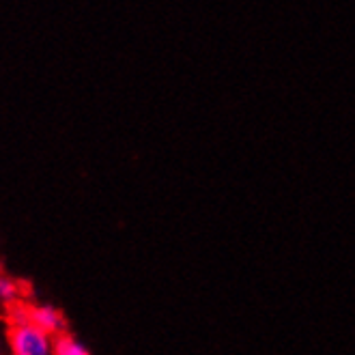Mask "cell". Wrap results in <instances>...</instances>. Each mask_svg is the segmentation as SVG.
<instances>
[{
  "label": "cell",
  "instance_id": "6da1fadb",
  "mask_svg": "<svg viewBox=\"0 0 355 355\" xmlns=\"http://www.w3.org/2000/svg\"><path fill=\"white\" fill-rule=\"evenodd\" d=\"M7 351L9 355H54V338L31 321L9 323Z\"/></svg>",
  "mask_w": 355,
  "mask_h": 355
},
{
  "label": "cell",
  "instance_id": "7a4b0ae2",
  "mask_svg": "<svg viewBox=\"0 0 355 355\" xmlns=\"http://www.w3.org/2000/svg\"><path fill=\"white\" fill-rule=\"evenodd\" d=\"M28 319L33 325L50 334L52 338L65 331V317L52 304H28Z\"/></svg>",
  "mask_w": 355,
  "mask_h": 355
},
{
  "label": "cell",
  "instance_id": "3957f363",
  "mask_svg": "<svg viewBox=\"0 0 355 355\" xmlns=\"http://www.w3.org/2000/svg\"><path fill=\"white\" fill-rule=\"evenodd\" d=\"M22 295H24V286L15 278L7 276L5 271H0V304L9 310L11 306L22 302Z\"/></svg>",
  "mask_w": 355,
  "mask_h": 355
},
{
  "label": "cell",
  "instance_id": "277c9868",
  "mask_svg": "<svg viewBox=\"0 0 355 355\" xmlns=\"http://www.w3.org/2000/svg\"><path fill=\"white\" fill-rule=\"evenodd\" d=\"M54 355H93L91 349L78 340L73 334L62 331L58 336H54Z\"/></svg>",
  "mask_w": 355,
  "mask_h": 355
},
{
  "label": "cell",
  "instance_id": "5b68a950",
  "mask_svg": "<svg viewBox=\"0 0 355 355\" xmlns=\"http://www.w3.org/2000/svg\"><path fill=\"white\" fill-rule=\"evenodd\" d=\"M5 347H7V336H0V353H3Z\"/></svg>",
  "mask_w": 355,
  "mask_h": 355
}]
</instances>
